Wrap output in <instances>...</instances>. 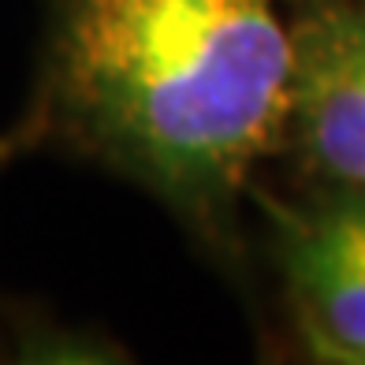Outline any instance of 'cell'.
<instances>
[{
	"label": "cell",
	"mask_w": 365,
	"mask_h": 365,
	"mask_svg": "<svg viewBox=\"0 0 365 365\" xmlns=\"http://www.w3.org/2000/svg\"><path fill=\"white\" fill-rule=\"evenodd\" d=\"M291 68L279 0H56L38 93L0 157L78 149L235 254L250 175L287 142Z\"/></svg>",
	"instance_id": "cell-1"
},
{
	"label": "cell",
	"mask_w": 365,
	"mask_h": 365,
	"mask_svg": "<svg viewBox=\"0 0 365 365\" xmlns=\"http://www.w3.org/2000/svg\"><path fill=\"white\" fill-rule=\"evenodd\" d=\"M287 138L324 190L365 197V8L298 0Z\"/></svg>",
	"instance_id": "cell-2"
},
{
	"label": "cell",
	"mask_w": 365,
	"mask_h": 365,
	"mask_svg": "<svg viewBox=\"0 0 365 365\" xmlns=\"http://www.w3.org/2000/svg\"><path fill=\"white\" fill-rule=\"evenodd\" d=\"M276 261L313 361L365 358V197L324 190L302 209L276 212Z\"/></svg>",
	"instance_id": "cell-3"
},
{
	"label": "cell",
	"mask_w": 365,
	"mask_h": 365,
	"mask_svg": "<svg viewBox=\"0 0 365 365\" xmlns=\"http://www.w3.org/2000/svg\"><path fill=\"white\" fill-rule=\"evenodd\" d=\"M361 365H365V358H361Z\"/></svg>",
	"instance_id": "cell-4"
}]
</instances>
